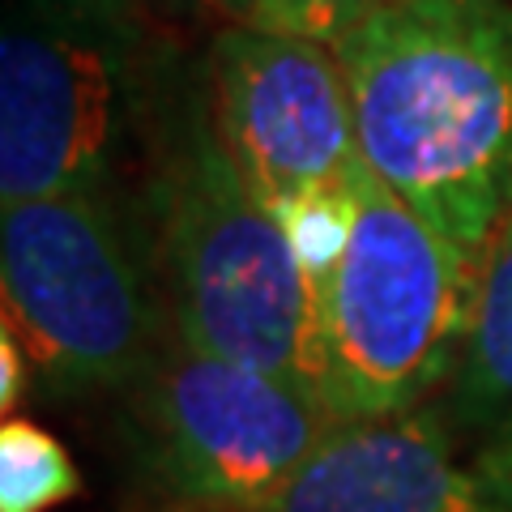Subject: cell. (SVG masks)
<instances>
[{"label":"cell","mask_w":512,"mask_h":512,"mask_svg":"<svg viewBox=\"0 0 512 512\" xmlns=\"http://www.w3.org/2000/svg\"><path fill=\"white\" fill-rule=\"evenodd\" d=\"M333 52L367 171L483 261L512 210V0H397Z\"/></svg>","instance_id":"6da1fadb"},{"label":"cell","mask_w":512,"mask_h":512,"mask_svg":"<svg viewBox=\"0 0 512 512\" xmlns=\"http://www.w3.org/2000/svg\"><path fill=\"white\" fill-rule=\"evenodd\" d=\"M158 0H9L0 30V205L141 188L197 82Z\"/></svg>","instance_id":"7a4b0ae2"},{"label":"cell","mask_w":512,"mask_h":512,"mask_svg":"<svg viewBox=\"0 0 512 512\" xmlns=\"http://www.w3.org/2000/svg\"><path fill=\"white\" fill-rule=\"evenodd\" d=\"M141 197L175 338L325 397L316 282L222 150L205 64L158 141Z\"/></svg>","instance_id":"3957f363"},{"label":"cell","mask_w":512,"mask_h":512,"mask_svg":"<svg viewBox=\"0 0 512 512\" xmlns=\"http://www.w3.org/2000/svg\"><path fill=\"white\" fill-rule=\"evenodd\" d=\"M5 325L43 397L128 393L171 342L141 188H77L0 205Z\"/></svg>","instance_id":"277c9868"},{"label":"cell","mask_w":512,"mask_h":512,"mask_svg":"<svg viewBox=\"0 0 512 512\" xmlns=\"http://www.w3.org/2000/svg\"><path fill=\"white\" fill-rule=\"evenodd\" d=\"M483 261L389 192L372 171L333 269L316 282L325 397L342 423L397 419L448 389L466 346Z\"/></svg>","instance_id":"5b68a950"},{"label":"cell","mask_w":512,"mask_h":512,"mask_svg":"<svg viewBox=\"0 0 512 512\" xmlns=\"http://www.w3.org/2000/svg\"><path fill=\"white\" fill-rule=\"evenodd\" d=\"M201 64L222 150L320 282L346 248L367 175L338 52L261 26H218Z\"/></svg>","instance_id":"8992f818"},{"label":"cell","mask_w":512,"mask_h":512,"mask_svg":"<svg viewBox=\"0 0 512 512\" xmlns=\"http://www.w3.org/2000/svg\"><path fill=\"white\" fill-rule=\"evenodd\" d=\"M124 397L133 478L175 512H256L342 427L312 389L175 333Z\"/></svg>","instance_id":"52a82bcc"},{"label":"cell","mask_w":512,"mask_h":512,"mask_svg":"<svg viewBox=\"0 0 512 512\" xmlns=\"http://www.w3.org/2000/svg\"><path fill=\"white\" fill-rule=\"evenodd\" d=\"M256 512H504L457 440L440 406L397 419L342 423L303 470Z\"/></svg>","instance_id":"ba28073f"},{"label":"cell","mask_w":512,"mask_h":512,"mask_svg":"<svg viewBox=\"0 0 512 512\" xmlns=\"http://www.w3.org/2000/svg\"><path fill=\"white\" fill-rule=\"evenodd\" d=\"M436 406L453 440L474 453L512 440V210L483 256L466 346Z\"/></svg>","instance_id":"9c48e42d"},{"label":"cell","mask_w":512,"mask_h":512,"mask_svg":"<svg viewBox=\"0 0 512 512\" xmlns=\"http://www.w3.org/2000/svg\"><path fill=\"white\" fill-rule=\"evenodd\" d=\"M82 491V474L52 431L30 419L0 427V512H52Z\"/></svg>","instance_id":"30bf717a"},{"label":"cell","mask_w":512,"mask_h":512,"mask_svg":"<svg viewBox=\"0 0 512 512\" xmlns=\"http://www.w3.org/2000/svg\"><path fill=\"white\" fill-rule=\"evenodd\" d=\"M389 5H397V0H256L248 26L338 47L359 22Z\"/></svg>","instance_id":"8fae6325"},{"label":"cell","mask_w":512,"mask_h":512,"mask_svg":"<svg viewBox=\"0 0 512 512\" xmlns=\"http://www.w3.org/2000/svg\"><path fill=\"white\" fill-rule=\"evenodd\" d=\"M26 380H30V359L18 342V333L5 325V333H0V410L5 414H13V406H22Z\"/></svg>","instance_id":"7c38bea8"},{"label":"cell","mask_w":512,"mask_h":512,"mask_svg":"<svg viewBox=\"0 0 512 512\" xmlns=\"http://www.w3.org/2000/svg\"><path fill=\"white\" fill-rule=\"evenodd\" d=\"M470 466L491 487V495L500 500V508L512 512V440L491 444V448H483V453H474Z\"/></svg>","instance_id":"4fadbf2b"},{"label":"cell","mask_w":512,"mask_h":512,"mask_svg":"<svg viewBox=\"0 0 512 512\" xmlns=\"http://www.w3.org/2000/svg\"><path fill=\"white\" fill-rule=\"evenodd\" d=\"M175 5H184L192 13H205V18H214L222 26H248L256 0H175Z\"/></svg>","instance_id":"5bb4252c"}]
</instances>
